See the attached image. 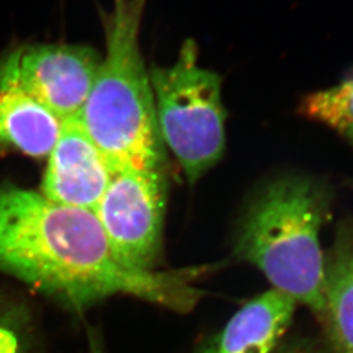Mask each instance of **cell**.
Returning a JSON list of instances; mask_svg holds the SVG:
<instances>
[{"label":"cell","mask_w":353,"mask_h":353,"mask_svg":"<svg viewBox=\"0 0 353 353\" xmlns=\"http://www.w3.org/2000/svg\"><path fill=\"white\" fill-rule=\"evenodd\" d=\"M207 270H132L118 259L93 211L0 183V274L76 313L128 296L186 314L204 296L194 281Z\"/></svg>","instance_id":"1"},{"label":"cell","mask_w":353,"mask_h":353,"mask_svg":"<svg viewBox=\"0 0 353 353\" xmlns=\"http://www.w3.org/2000/svg\"><path fill=\"white\" fill-rule=\"evenodd\" d=\"M147 4L148 0H112L110 10L102 11L105 52L77 115L114 173L165 170L166 165L140 42Z\"/></svg>","instance_id":"2"},{"label":"cell","mask_w":353,"mask_h":353,"mask_svg":"<svg viewBox=\"0 0 353 353\" xmlns=\"http://www.w3.org/2000/svg\"><path fill=\"white\" fill-rule=\"evenodd\" d=\"M331 194L309 176L290 174L270 181L241 216L234 256L259 268L274 290L325 313V254L319 234L327 220Z\"/></svg>","instance_id":"3"},{"label":"cell","mask_w":353,"mask_h":353,"mask_svg":"<svg viewBox=\"0 0 353 353\" xmlns=\"http://www.w3.org/2000/svg\"><path fill=\"white\" fill-rule=\"evenodd\" d=\"M150 79L165 150L174 154L190 185H195L225 151L223 80L199 64L194 39L183 42L173 63L152 65Z\"/></svg>","instance_id":"4"},{"label":"cell","mask_w":353,"mask_h":353,"mask_svg":"<svg viewBox=\"0 0 353 353\" xmlns=\"http://www.w3.org/2000/svg\"><path fill=\"white\" fill-rule=\"evenodd\" d=\"M168 181L165 170H123L113 178L93 212L123 265L156 270L163 248Z\"/></svg>","instance_id":"5"},{"label":"cell","mask_w":353,"mask_h":353,"mask_svg":"<svg viewBox=\"0 0 353 353\" xmlns=\"http://www.w3.org/2000/svg\"><path fill=\"white\" fill-rule=\"evenodd\" d=\"M11 55L20 87L62 122L81 112L102 59L83 43L26 45Z\"/></svg>","instance_id":"6"},{"label":"cell","mask_w":353,"mask_h":353,"mask_svg":"<svg viewBox=\"0 0 353 353\" xmlns=\"http://www.w3.org/2000/svg\"><path fill=\"white\" fill-rule=\"evenodd\" d=\"M39 192L51 202L93 211L114 176L79 117L62 122Z\"/></svg>","instance_id":"7"},{"label":"cell","mask_w":353,"mask_h":353,"mask_svg":"<svg viewBox=\"0 0 353 353\" xmlns=\"http://www.w3.org/2000/svg\"><path fill=\"white\" fill-rule=\"evenodd\" d=\"M62 121L20 87L11 51L0 58V148L42 159L50 154Z\"/></svg>","instance_id":"8"},{"label":"cell","mask_w":353,"mask_h":353,"mask_svg":"<svg viewBox=\"0 0 353 353\" xmlns=\"http://www.w3.org/2000/svg\"><path fill=\"white\" fill-rule=\"evenodd\" d=\"M296 306L288 294L267 290L245 303L198 353H275Z\"/></svg>","instance_id":"9"},{"label":"cell","mask_w":353,"mask_h":353,"mask_svg":"<svg viewBox=\"0 0 353 353\" xmlns=\"http://www.w3.org/2000/svg\"><path fill=\"white\" fill-rule=\"evenodd\" d=\"M336 353H353V216L325 254V313L319 321Z\"/></svg>","instance_id":"10"},{"label":"cell","mask_w":353,"mask_h":353,"mask_svg":"<svg viewBox=\"0 0 353 353\" xmlns=\"http://www.w3.org/2000/svg\"><path fill=\"white\" fill-rule=\"evenodd\" d=\"M299 113L326 125L353 144V76L338 85L305 96Z\"/></svg>","instance_id":"11"},{"label":"cell","mask_w":353,"mask_h":353,"mask_svg":"<svg viewBox=\"0 0 353 353\" xmlns=\"http://www.w3.org/2000/svg\"><path fill=\"white\" fill-rule=\"evenodd\" d=\"M0 353H43L24 310L0 306Z\"/></svg>","instance_id":"12"},{"label":"cell","mask_w":353,"mask_h":353,"mask_svg":"<svg viewBox=\"0 0 353 353\" xmlns=\"http://www.w3.org/2000/svg\"><path fill=\"white\" fill-rule=\"evenodd\" d=\"M275 353H325L321 350L316 348L314 345H310L309 343H297V344H292L283 350H280Z\"/></svg>","instance_id":"13"},{"label":"cell","mask_w":353,"mask_h":353,"mask_svg":"<svg viewBox=\"0 0 353 353\" xmlns=\"http://www.w3.org/2000/svg\"><path fill=\"white\" fill-rule=\"evenodd\" d=\"M87 353H106L101 339L97 334H90L89 336L88 352Z\"/></svg>","instance_id":"14"},{"label":"cell","mask_w":353,"mask_h":353,"mask_svg":"<svg viewBox=\"0 0 353 353\" xmlns=\"http://www.w3.org/2000/svg\"><path fill=\"white\" fill-rule=\"evenodd\" d=\"M348 186H350V188L353 190V179H351V181L348 182Z\"/></svg>","instance_id":"15"}]
</instances>
